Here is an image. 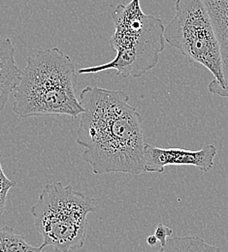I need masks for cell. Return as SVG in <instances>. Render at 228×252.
<instances>
[{
  "instance_id": "cell-1",
  "label": "cell",
  "mask_w": 228,
  "mask_h": 252,
  "mask_svg": "<svg viewBox=\"0 0 228 252\" xmlns=\"http://www.w3.org/2000/svg\"><path fill=\"white\" fill-rule=\"evenodd\" d=\"M122 91L87 87L80 94L77 143L85 148L82 158L96 175L145 173L142 118Z\"/></svg>"
},
{
  "instance_id": "cell-2",
  "label": "cell",
  "mask_w": 228,
  "mask_h": 252,
  "mask_svg": "<svg viewBox=\"0 0 228 252\" xmlns=\"http://www.w3.org/2000/svg\"><path fill=\"white\" fill-rule=\"evenodd\" d=\"M76 69L59 48L38 52L27 59L15 90L12 108L22 119L65 115L76 119L84 108L75 94Z\"/></svg>"
},
{
  "instance_id": "cell-3",
  "label": "cell",
  "mask_w": 228,
  "mask_h": 252,
  "mask_svg": "<svg viewBox=\"0 0 228 252\" xmlns=\"http://www.w3.org/2000/svg\"><path fill=\"white\" fill-rule=\"evenodd\" d=\"M115 32L109 40L116 57L110 63L82 68L78 74L115 70L122 78L138 79L157 66L165 48L163 21L143 12L140 0L120 4L112 13Z\"/></svg>"
},
{
  "instance_id": "cell-4",
  "label": "cell",
  "mask_w": 228,
  "mask_h": 252,
  "mask_svg": "<svg viewBox=\"0 0 228 252\" xmlns=\"http://www.w3.org/2000/svg\"><path fill=\"white\" fill-rule=\"evenodd\" d=\"M97 211L94 198L62 183L47 185L31 209L34 225L43 239L42 246L57 252L84 247L88 215Z\"/></svg>"
},
{
  "instance_id": "cell-5",
  "label": "cell",
  "mask_w": 228,
  "mask_h": 252,
  "mask_svg": "<svg viewBox=\"0 0 228 252\" xmlns=\"http://www.w3.org/2000/svg\"><path fill=\"white\" fill-rule=\"evenodd\" d=\"M164 39L182 55L200 63L215 77L209 86L224 87L223 58L215 27L202 0H177L175 16L165 27Z\"/></svg>"
},
{
  "instance_id": "cell-6",
  "label": "cell",
  "mask_w": 228,
  "mask_h": 252,
  "mask_svg": "<svg viewBox=\"0 0 228 252\" xmlns=\"http://www.w3.org/2000/svg\"><path fill=\"white\" fill-rule=\"evenodd\" d=\"M217 149L214 145H207L199 151L184 149H163L145 144V171L163 173L165 167L170 165L195 166L207 173L214 167Z\"/></svg>"
},
{
  "instance_id": "cell-7",
  "label": "cell",
  "mask_w": 228,
  "mask_h": 252,
  "mask_svg": "<svg viewBox=\"0 0 228 252\" xmlns=\"http://www.w3.org/2000/svg\"><path fill=\"white\" fill-rule=\"evenodd\" d=\"M202 1L208 10L220 42L225 78L224 87L208 86V91L213 94L228 98V0Z\"/></svg>"
},
{
  "instance_id": "cell-8",
  "label": "cell",
  "mask_w": 228,
  "mask_h": 252,
  "mask_svg": "<svg viewBox=\"0 0 228 252\" xmlns=\"http://www.w3.org/2000/svg\"><path fill=\"white\" fill-rule=\"evenodd\" d=\"M15 52L9 38L0 39V112L10 94L15 92L22 76V70L15 62Z\"/></svg>"
},
{
  "instance_id": "cell-9",
  "label": "cell",
  "mask_w": 228,
  "mask_h": 252,
  "mask_svg": "<svg viewBox=\"0 0 228 252\" xmlns=\"http://www.w3.org/2000/svg\"><path fill=\"white\" fill-rule=\"evenodd\" d=\"M157 252H223L221 248L207 244L196 236L174 237L167 239L166 244Z\"/></svg>"
},
{
  "instance_id": "cell-10",
  "label": "cell",
  "mask_w": 228,
  "mask_h": 252,
  "mask_svg": "<svg viewBox=\"0 0 228 252\" xmlns=\"http://www.w3.org/2000/svg\"><path fill=\"white\" fill-rule=\"evenodd\" d=\"M43 246L30 245L24 236L15 233L13 227L0 228V252H43Z\"/></svg>"
},
{
  "instance_id": "cell-11",
  "label": "cell",
  "mask_w": 228,
  "mask_h": 252,
  "mask_svg": "<svg viewBox=\"0 0 228 252\" xmlns=\"http://www.w3.org/2000/svg\"><path fill=\"white\" fill-rule=\"evenodd\" d=\"M0 159H1V156H0ZM15 185H16L15 182L10 181L6 177L0 163V217L4 214L6 210V200H7L8 192L13 187H15Z\"/></svg>"
},
{
  "instance_id": "cell-12",
  "label": "cell",
  "mask_w": 228,
  "mask_h": 252,
  "mask_svg": "<svg viewBox=\"0 0 228 252\" xmlns=\"http://www.w3.org/2000/svg\"><path fill=\"white\" fill-rule=\"evenodd\" d=\"M173 233H174V232H173V230H172L170 227L163 225V223H160V224L158 225V227L156 228L154 235L157 237V239H158L159 242L161 243L162 247H163V246L166 244L167 239H168L169 237H171V236L173 235Z\"/></svg>"
},
{
  "instance_id": "cell-13",
  "label": "cell",
  "mask_w": 228,
  "mask_h": 252,
  "mask_svg": "<svg viewBox=\"0 0 228 252\" xmlns=\"http://www.w3.org/2000/svg\"><path fill=\"white\" fill-rule=\"evenodd\" d=\"M158 242H159V240L157 239V237H156L155 235L149 236V237L147 238V243H148V245L151 246V247H155V246L158 244Z\"/></svg>"
}]
</instances>
